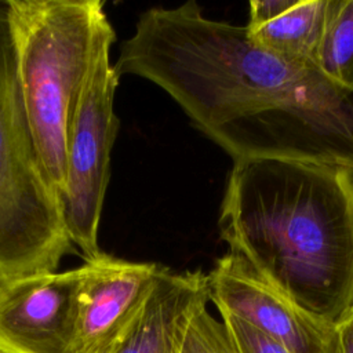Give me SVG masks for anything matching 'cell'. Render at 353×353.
<instances>
[{"instance_id":"6da1fadb","label":"cell","mask_w":353,"mask_h":353,"mask_svg":"<svg viewBox=\"0 0 353 353\" xmlns=\"http://www.w3.org/2000/svg\"><path fill=\"white\" fill-rule=\"evenodd\" d=\"M113 66L165 91L233 163L353 168V90L255 46L244 25L211 19L193 0L145 10Z\"/></svg>"},{"instance_id":"7a4b0ae2","label":"cell","mask_w":353,"mask_h":353,"mask_svg":"<svg viewBox=\"0 0 353 353\" xmlns=\"http://www.w3.org/2000/svg\"><path fill=\"white\" fill-rule=\"evenodd\" d=\"M218 226L229 252L310 313L335 323L353 309V168L234 161Z\"/></svg>"},{"instance_id":"3957f363","label":"cell","mask_w":353,"mask_h":353,"mask_svg":"<svg viewBox=\"0 0 353 353\" xmlns=\"http://www.w3.org/2000/svg\"><path fill=\"white\" fill-rule=\"evenodd\" d=\"M6 6L30 128L61 199L73 110L101 46L116 32L103 0H6Z\"/></svg>"},{"instance_id":"277c9868","label":"cell","mask_w":353,"mask_h":353,"mask_svg":"<svg viewBox=\"0 0 353 353\" xmlns=\"http://www.w3.org/2000/svg\"><path fill=\"white\" fill-rule=\"evenodd\" d=\"M73 251L36 148L0 0V276L55 272Z\"/></svg>"},{"instance_id":"5b68a950","label":"cell","mask_w":353,"mask_h":353,"mask_svg":"<svg viewBox=\"0 0 353 353\" xmlns=\"http://www.w3.org/2000/svg\"><path fill=\"white\" fill-rule=\"evenodd\" d=\"M116 36L99 48L76 102L68 132L66 189L59 199L68 237L84 256L99 255L98 229L119 131L114 94L120 77L110 62Z\"/></svg>"},{"instance_id":"8992f818","label":"cell","mask_w":353,"mask_h":353,"mask_svg":"<svg viewBox=\"0 0 353 353\" xmlns=\"http://www.w3.org/2000/svg\"><path fill=\"white\" fill-rule=\"evenodd\" d=\"M81 266L0 276V353H77Z\"/></svg>"},{"instance_id":"52a82bcc","label":"cell","mask_w":353,"mask_h":353,"mask_svg":"<svg viewBox=\"0 0 353 353\" xmlns=\"http://www.w3.org/2000/svg\"><path fill=\"white\" fill-rule=\"evenodd\" d=\"M210 299L285 345L292 353H321L334 323L310 313L266 280L244 259L228 251L208 273Z\"/></svg>"},{"instance_id":"ba28073f","label":"cell","mask_w":353,"mask_h":353,"mask_svg":"<svg viewBox=\"0 0 353 353\" xmlns=\"http://www.w3.org/2000/svg\"><path fill=\"white\" fill-rule=\"evenodd\" d=\"M163 266L106 252L81 265L77 306V353L113 345L150 294Z\"/></svg>"},{"instance_id":"9c48e42d","label":"cell","mask_w":353,"mask_h":353,"mask_svg":"<svg viewBox=\"0 0 353 353\" xmlns=\"http://www.w3.org/2000/svg\"><path fill=\"white\" fill-rule=\"evenodd\" d=\"M210 302L208 273L200 269L172 272L163 266L113 353H179L189 321Z\"/></svg>"},{"instance_id":"30bf717a","label":"cell","mask_w":353,"mask_h":353,"mask_svg":"<svg viewBox=\"0 0 353 353\" xmlns=\"http://www.w3.org/2000/svg\"><path fill=\"white\" fill-rule=\"evenodd\" d=\"M328 0H252L247 36L272 54L317 66Z\"/></svg>"},{"instance_id":"8fae6325","label":"cell","mask_w":353,"mask_h":353,"mask_svg":"<svg viewBox=\"0 0 353 353\" xmlns=\"http://www.w3.org/2000/svg\"><path fill=\"white\" fill-rule=\"evenodd\" d=\"M317 66L336 84L353 90V0H328Z\"/></svg>"},{"instance_id":"7c38bea8","label":"cell","mask_w":353,"mask_h":353,"mask_svg":"<svg viewBox=\"0 0 353 353\" xmlns=\"http://www.w3.org/2000/svg\"><path fill=\"white\" fill-rule=\"evenodd\" d=\"M179 353H237L221 319L201 305L185 331Z\"/></svg>"},{"instance_id":"4fadbf2b","label":"cell","mask_w":353,"mask_h":353,"mask_svg":"<svg viewBox=\"0 0 353 353\" xmlns=\"http://www.w3.org/2000/svg\"><path fill=\"white\" fill-rule=\"evenodd\" d=\"M219 316L237 353H292L285 345L248 323L228 313Z\"/></svg>"},{"instance_id":"5bb4252c","label":"cell","mask_w":353,"mask_h":353,"mask_svg":"<svg viewBox=\"0 0 353 353\" xmlns=\"http://www.w3.org/2000/svg\"><path fill=\"white\" fill-rule=\"evenodd\" d=\"M321 353H353V309L334 323Z\"/></svg>"},{"instance_id":"9a60e30c","label":"cell","mask_w":353,"mask_h":353,"mask_svg":"<svg viewBox=\"0 0 353 353\" xmlns=\"http://www.w3.org/2000/svg\"><path fill=\"white\" fill-rule=\"evenodd\" d=\"M116 343H117V342H116ZM116 343H113V345H109V346H102V347H99V349H95V350H92V352H90V353H113Z\"/></svg>"}]
</instances>
